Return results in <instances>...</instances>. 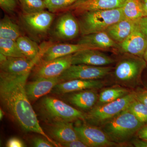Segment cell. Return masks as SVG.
I'll use <instances>...</instances> for the list:
<instances>
[{"label":"cell","mask_w":147,"mask_h":147,"mask_svg":"<svg viewBox=\"0 0 147 147\" xmlns=\"http://www.w3.org/2000/svg\"><path fill=\"white\" fill-rule=\"evenodd\" d=\"M30 72L20 75L1 72L0 97L5 108L24 130L39 134L59 147L45 133L32 107L26 90L27 80Z\"/></svg>","instance_id":"6da1fadb"},{"label":"cell","mask_w":147,"mask_h":147,"mask_svg":"<svg viewBox=\"0 0 147 147\" xmlns=\"http://www.w3.org/2000/svg\"><path fill=\"white\" fill-rule=\"evenodd\" d=\"M78 16L82 36L105 31L110 26L125 18L122 8L90 11Z\"/></svg>","instance_id":"7a4b0ae2"},{"label":"cell","mask_w":147,"mask_h":147,"mask_svg":"<svg viewBox=\"0 0 147 147\" xmlns=\"http://www.w3.org/2000/svg\"><path fill=\"white\" fill-rule=\"evenodd\" d=\"M144 124L127 108L104 122L103 131L113 142L123 143L137 132Z\"/></svg>","instance_id":"3957f363"},{"label":"cell","mask_w":147,"mask_h":147,"mask_svg":"<svg viewBox=\"0 0 147 147\" xmlns=\"http://www.w3.org/2000/svg\"><path fill=\"white\" fill-rule=\"evenodd\" d=\"M142 58L129 55L121 59L114 71L116 80L129 86L138 84L142 71L146 66V63Z\"/></svg>","instance_id":"277c9868"},{"label":"cell","mask_w":147,"mask_h":147,"mask_svg":"<svg viewBox=\"0 0 147 147\" xmlns=\"http://www.w3.org/2000/svg\"><path fill=\"white\" fill-rule=\"evenodd\" d=\"M136 97V92H131L119 99L92 108L86 119L96 123H104L128 108Z\"/></svg>","instance_id":"5b68a950"},{"label":"cell","mask_w":147,"mask_h":147,"mask_svg":"<svg viewBox=\"0 0 147 147\" xmlns=\"http://www.w3.org/2000/svg\"><path fill=\"white\" fill-rule=\"evenodd\" d=\"M42 105L46 114L54 121L71 122L77 120L84 121L86 119V114L55 98H43Z\"/></svg>","instance_id":"8992f818"},{"label":"cell","mask_w":147,"mask_h":147,"mask_svg":"<svg viewBox=\"0 0 147 147\" xmlns=\"http://www.w3.org/2000/svg\"><path fill=\"white\" fill-rule=\"evenodd\" d=\"M110 67L85 64L71 65L59 77L61 82L73 79L95 80L107 76L112 71Z\"/></svg>","instance_id":"52a82bcc"},{"label":"cell","mask_w":147,"mask_h":147,"mask_svg":"<svg viewBox=\"0 0 147 147\" xmlns=\"http://www.w3.org/2000/svg\"><path fill=\"white\" fill-rule=\"evenodd\" d=\"M54 18V13L45 10L30 14L23 13L21 16L24 27L33 34L37 36L47 33Z\"/></svg>","instance_id":"ba28073f"},{"label":"cell","mask_w":147,"mask_h":147,"mask_svg":"<svg viewBox=\"0 0 147 147\" xmlns=\"http://www.w3.org/2000/svg\"><path fill=\"white\" fill-rule=\"evenodd\" d=\"M72 55L47 61L40 60L36 65L34 71L36 79L59 77L72 65Z\"/></svg>","instance_id":"9c48e42d"},{"label":"cell","mask_w":147,"mask_h":147,"mask_svg":"<svg viewBox=\"0 0 147 147\" xmlns=\"http://www.w3.org/2000/svg\"><path fill=\"white\" fill-rule=\"evenodd\" d=\"M74 129L79 139L88 147L113 146L117 145L104 131L96 127L82 125L74 127Z\"/></svg>","instance_id":"30bf717a"},{"label":"cell","mask_w":147,"mask_h":147,"mask_svg":"<svg viewBox=\"0 0 147 147\" xmlns=\"http://www.w3.org/2000/svg\"><path fill=\"white\" fill-rule=\"evenodd\" d=\"M47 46L48 45L45 46L42 52L34 59L31 60L27 58L7 57L4 61L0 62L1 72L15 75L30 72L40 60Z\"/></svg>","instance_id":"8fae6325"},{"label":"cell","mask_w":147,"mask_h":147,"mask_svg":"<svg viewBox=\"0 0 147 147\" xmlns=\"http://www.w3.org/2000/svg\"><path fill=\"white\" fill-rule=\"evenodd\" d=\"M135 25L130 34L119 44L122 53L143 58L147 47V37L141 30L135 21Z\"/></svg>","instance_id":"7c38bea8"},{"label":"cell","mask_w":147,"mask_h":147,"mask_svg":"<svg viewBox=\"0 0 147 147\" xmlns=\"http://www.w3.org/2000/svg\"><path fill=\"white\" fill-rule=\"evenodd\" d=\"M56 23L54 30L55 36L63 40L74 39L80 33L78 20L72 12H64Z\"/></svg>","instance_id":"4fadbf2b"},{"label":"cell","mask_w":147,"mask_h":147,"mask_svg":"<svg viewBox=\"0 0 147 147\" xmlns=\"http://www.w3.org/2000/svg\"><path fill=\"white\" fill-rule=\"evenodd\" d=\"M127 0H80L67 9L73 14L79 15L86 11L121 8ZM64 11V12H65Z\"/></svg>","instance_id":"5bb4252c"},{"label":"cell","mask_w":147,"mask_h":147,"mask_svg":"<svg viewBox=\"0 0 147 147\" xmlns=\"http://www.w3.org/2000/svg\"><path fill=\"white\" fill-rule=\"evenodd\" d=\"M114 61L113 58L97 49H85L72 55V65L105 66L113 63Z\"/></svg>","instance_id":"9a60e30c"},{"label":"cell","mask_w":147,"mask_h":147,"mask_svg":"<svg viewBox=\"0 0 147 147\" xmlns=\"http://www.w3.org/2000/svg\"><path fill=\"white\" fill-rule=\"evenodd\" d=\"M103 86V82L98 79H73L59 83L52 90L54 93L64 94L84 90L98 89Z\"/></svg>","instance_id":"2e32d148"},{"label":"cell","mask_w":147,"mask_h":147,"mask_svg":"<svg viewBox=\"0 0 147 147\" xmlns=\"http://www.w3.org/2000/svg\"><path fill=\"white\" fill-rule=\"evenodd\" d=\"M61 81L59 77L53 78H40L27 83L26 90L30 101H34L50 92Z\"/></svg>","instance_id":"e0dca14e"},{"label":"cell","mask_w":147,"mask_h":147,"mask_svg":"<svg viewBox=\"0 0 147 147\" xmlns=\"http://www.w3.org/2000/svg\"><path fill=\"white\" fill-rule=\"evenodd\" d=\"M48 133L53 139L61 144L79 139L70 122L54 121L49 126Z\"/></svg>","instance_id":"ac0fdd59"},{"label":"cell","mask_w":147,"mask_h":147,"mask_svg":"<svg viewBox=\"0 0 147 147\" xmlns=\"http://www.w3.org/2000/svg\"><path fill=\"white\" fill-rule=\"evenodd\" d=\"M93 49L86 45L76 44H57L48 46L44 51L40 60L50 61L67 55H72L81 50Z\"/></svg>","instance_id":"d6986e66"},{"label":"cell","mask_w":147,"mask_h":147,"mask_svg":"<svg viewBox=\"0 0 147 147\" xmlns=\"http://www.w3.org/2000/svg\"><path fill=\"white\" fill-rule=\"evenodd\" d=\"M77 43L99 50L119 48V44L114 41L105 31L82 36Z\"/></svg>","instance_id":"ffe728a7"},{"label":"cell","mask_w":147,"mask_h":147,"mask_svg":"<svg viewBox=\"0 0 147 147\" xmlns=\"http://www.w3.org/2000/svg\"><path fill=\"white\" fill-rule=\"evenodd\" d=\"M135 24V21L123 18L108 27L105 32L119 45L130 34Z\"/></svg>","instance_id":"44dd1931"},{"label":"cell","mask_w":147,"mask_h":147,"mask_svg":"<svg viewBox=\"0 0 147 147\" xmlns=\"http://www.w3.org/2000/svg\"><path fill=\"white\" fill-rule=\"evenodd\" d=\"M93 90H86L78 91L69 98L71 104L83 109L92 108L98 100V96Z\"/></svg>","instance_id":"7402d4cb"},{"label":"cell","mask_w":147,"mask_h":147,"mask_svg":"<svg viewBox=\"0 0 147 147\" xmlns=\"http://www.w3.org/2000/svg\"><path fill=\"white\" fill-rule=\"evenodd\" d=\"M19 49L26 58L33 60L42 52L45 47H40L37 43L26 36H21L16 40Z\"/></svg>","instance_id":"603a6c76"},{"label":"cell","mask_w":147,"mask_h":147,"mask_svg":"<svg viewBox=\"0 0 147 147\" xmlns=\"http://www.w3.org/2000/svg\"><path fill=\"white\" fill-rule=\"evenodd\" d=\"M22 36L20 28L8 16H5L0 21V38L16 41Z\"/></svg>","instance_id":"cb8c5ba5"},{"label":"cell","mask_w":147,"mask_h":147,"mask_svg":"<svg viewBox=\"0 0 147 147\" xmlns=\"http://www.w3.org/2000/svg\"><path fill=\"white\" fill-rule=\"evenodd\" d=\"M125 18L136 21L146 16L141 0H127L121 7Z\"/></svg>","instance_id":"d4e9b609"},{"label":"cell","mask_w":147,"mask_h":147,"mask_svg":"<svg viewBox=\"0 0 147 147\" xmlns=\"http://www.w3.org/2000/svg\"><path fill=\"white\" fill-rule=\"evenodd\" d=\"M130 92L126 88L119 87L105 89L100 92L98 96V102L101 104L112 102L123 97Z\"/></svg>","instance_id":"484cf974"},{"label":"cell","mask_w":147,"mask_h":147,"mask_svg":"<svg viewBox=\"0 0 147 147\" xmlns=\"http://www.w3.org/2000/svg\"><path fill=\"white\" fill-rule=\"evenodd\" d=\"M0 53L7 57L26 58L19 49L16 41L0 38Z\"/></svg>","instance_id":"4316f807"},{"label":"cell","mask_w":147,"mask_h":147,"mask_svg":"<svg viewBox=\"0 0 147 147\" xmlns=\"http://www.w3.org/2000/svg\"><path fill=\"white\" fill-rule=\"evenodd\" d=\"M23 13H36L47 9L44 0H18Z\"/></svg>","instance_id":"83f0119b"},{"label":"cell","mask_w":147,"mask_h":147,"mask_svg":"<svg viewBox=\"0 0 147 147\" xmlns=\"http://www.w3.org/2000/svg\"><path fill=\"white\" fill-rule=\"evenodd\" d=\"M47 10L52 13L64 12L80 0H44Z\"/></svg>","instance_id":"f1b7e54d"},{"label":"cell","mask_w":147,"mask_h":147,"mask_svg":"<svg viewBox=\"0 0 147 147\" xmlns=\"http://www.w3.org/2000/svg\"><path fill=\"white\" fill-rule=\"evenodd\" d=\"M128 109L143 123H147V107L136 98L130 103Z\"/></svg>","instance_id":"f546056e"},{"label":"cell","mask_w":147,"mask_h":147,"mask_svg":"<svg viewBox=\"0 0 147 147\" xmlns=\"http://www.w3.org/2000/svg\"><path fill=\"white\" fill-rule=\"evenodd\" d=\"M18 4V0H0L1 8L7 13H13L17 8Z\"/></svg>","instance_id":"4dcf8cb0"},{"label":"cell","mask_w":147,"mask_h":147,"mask_svg":"<svg viewBox=\"0 0 147 147\" xmlns=\"http://www.w3.org/2000/svg\"><path fill=\"white\" fill-rule=\"evenodd\" d=\"M33 144L34 146L36 147H55V145L47 139H44L40 137L35 138L33 140Z\"/></svg>","instance_id":"1f68e13d"},{"label":"cell","mask_w":147,"mask_h":147,"mask_svg":"<svg viewBox=\"0 0 147 147\" xmlns=\"http://www.w3.org/2000/svg\"><path fill=\"white\" fill-rule=\"evenodd\" d=\"M139 28L147 37V16L143 17L135 21Z\"/></svg>","instance_id":"d6a6232c"},{"label":"cell","mask_w":147,"mask_h":147,"mask_svg":"<svg viewBox=\"0 0 147 147\" xmlns=\"http://www.w3.org/2000/svg\"><path fill=\"white\" fill-rule=\"evenodd\" d=\"M7 147H24L25 144L21 140L16 137L11 138L7 143Z\"/></svg>","instance_id":"836d02e7"},{"label":"cell","mask_w":147,"mask_h":147,"mask_svg":"<svg viewBox=\"0 0 147 147\" xmlns=\"http://www.w3.org/2000/svg\"><path fill=\"white\" fill-rule=\"evenodd\" d=\"M135 98L147 107V89L142 90L137 92H136Z\"/></svg>","instance_id":"e575fe53"},{"label":"cell","mask_w":147,"mask_h":147,"mask_svg":"<svg viewBox=\"0 0 147 147\" xmlns=\"http://www.w3.org/2000/svg\"><path fill=\"white\" fill-rule=\"evenodd\" d=\"M61 145L63 146L66 147H88L84 142L79 139Z\"/></svg>","instance_id":"d590c367"},{"label":"cell","mask_w":147,"mask_h":147,"mask_svg":"<svg viewBox=\"0 0 147 147\" xmlns=\"http://www.w3.org/2000/svg\"><path fill=\"white\" fill-rule=\"evenodd\" d=\"M137 134L139 139L147 141V123L145 124L139 129Z\"/></svg>","instance_id":"8d00e7d4"},{"label":"cell","mask_w":147,"mask_h":147,"mask_svg":"<svg viewBox=\"0 0 147 147\" xmlns=\"http://www.w3.org/2000/svg\"><path fill=\"white\" fill-rule=\"evenodd\" d=\"M134 146L136 147H147V141L142 139H136L132 142Z\"/></svg>","instance_id":"74e56055"},{"label":"cell","mask_w":147,"mask_h":147,"mask_svg":"<svg viewBox=\"0 0 147 147\" xmlns=\"http://www.w3.org/2000/svg\"><path fill=\"white\" fill-rule=\"evenodd\" d=\"M143 9L146 16H147V0H141Z\"/></svg>","instance_id":"f35d334b"},{"label":"cell","mask_w":147,"mask_h":147,"mask_svg":"<svg viewBox=\"0 0 147 147\" xmlns=\"http://www.w3.org/2000/svg\"><path fill=\"white\" fill-rule=\"evenodd\" d=\"M143 58H144V60L147 64V47L146 51H145L144 56H143Z\"/></svg>","instance_id":"ab89813d"},{"label":"cell","mask_w":147,"mask_h":147,"mask_svg":"<svg viewBox=\"0 0 147 147\" xmlns=\"http://www.w3.org/2000/svg\"><path fill=\"white\" fill-rule=\"evenodd\" d=\"M3 116V111L2 110V109H1V110H0V119H1V120L2 119Z\"/></svg>","instance_id":"60d3db41"}]
</instances>
